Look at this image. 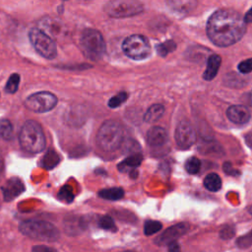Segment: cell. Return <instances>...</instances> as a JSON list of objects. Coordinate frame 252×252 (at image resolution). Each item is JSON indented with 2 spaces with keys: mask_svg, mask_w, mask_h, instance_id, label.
I'll use <instances>...</instances> for the list:
<instances>
[{
  "mask_svg": "<svg viewBox=\"0 0 252 252\" xmlns=\"http://www.w3.org/2000/svg\"><path fill=\"white\" fill-rule=\"evenodd\" d=\"M234 234V230H233V227H228V226H225L221 229L220 231V237L223 238V239H228L230 238L232 235Z\"/></svg>",
  "mask_w": 252,
  "mask_h": 252,
  "instance_id": "obj_33",
  "label": "cell"
},
{
  "mask_svg": "<svg viewBox=\"0 0 252 252\" xmlns=\"http://www.w3.org/2000/svg\"><path fill=\"white\" fill-rule=\"evenodd\" d=\"M176 48V44L173 40H166L157 45V51L160 56H166L169 52H172Z\"/></svg>",
  "mask_w": 252,
  "mask_h": 252,
  "instance_id": "obj_25",
  "label": "cell"
},
{
  "mask_svg": "<svg viewBox=\"0 0 252 252\" xmlns=\"http://www.w3.org/2000/svg\"><path fill=\"white\" fill-rule=\"evenodd\" d=\"M21 147L32 154H37L45 148V135L42 127L34 120H28L22 126L19 134Z\"/></svg>",
  "mask_w": 252,
  "mask_h": 252,
  "instance_id": "obj_3",
  "label": "cell"
},
{
  "mask_svg": "<svg viewBox=\"0 0 252 252\" xmlns=\"http://www.w3.org/2000/svg\"><path fill=\"white\" fill-rule=\"evenodd\" d=\"M80 45L84 54L91 60H99L105 53V42L102 34L94 29H87L83 32Z\"/></svg>",
  "mask_w": 252,
  "mask_h": 252,
  "instance_id": "obj_5",
  "label": "cell"
},
{
  "mask_svg": "<svg viewBox=\"0 0 252 252\" xmlns=\"http://www.w3.org/2000/svg\"><path fill=\"white\" fill-rule=\"evenodd\" d=\"M41 249H43V250H45V251H54V249L53 248H49V247H47V246H35V247H33L32 248V250H34V251H40Z\"/></svg>",
  "mask_w": 252,
  "mask_h": 252,
  "instance_id": "obj_35",
  "label": "cell"
},
{
  "mask_svg": "<svg viewBox=\"0 0 252 252\" xmlns=\"http://www.w3.org/2000/svg\"><path fill=\"white\" fill-rule=\"evenodd\" d=\"M175 141L180 149L190 148L196 141V134L192 125L188 121H181L175 129Z\"/></svg>",
  "mask_w": 252,
  "mask_h": 252,
  "instance_id": "obj_10",
  "label": "cell"
},
{
  "mask_svg": "<svg viewBox=\"0 0 252 252\" xmlns=\"http://www.w3.org/2000/svg\"><path fill=\"white\" fill-rule=\"evenodd\" d=\"M244 21L247 23H252V7L248 10V12L244 16Z\"/></svg>",
  "mask_w": 252,
  "mask_h": 252,
  "instance_id": "obj_34",
  "label": "cell"
},
{
  "mask_svg": "<svg viewBox=\"0 0 252 252\" xmlns=\"http://www.w3.org/2000/svg\"><path fill=\"white\" fill-rule=\"evenodd\" d=\"M80 228H83L82 220H74L73 218H70V220H65V229L69 234L78 233Z\"/></svg>",
  "mask_w": 252,
  "mask_h": 252,
  "instance_id": "obj_26",
  "label": "cell"
},
{
  "mask_svg": "<svg viewBox=\"0 0 252 252\" xmlns=\"http://www.w3.org/2000/svg\"><path fill=\"white\" fill-rule=\"evenodd\" d=\"M25 191V185L21 179L13 177L2 187V192L5 201H12Z\"/></svg>",
  "mask_w": 252,
  "mask_h": 252,
  "instance_id": "obj_12",
  "label": "cell"
},
{
  "mask_svg": "<svg viewBox=\"0 0 252 252\" xmlns=\"http://www.w3.org/2000/svg\"><path fill=\"white\" fill-rule=\"evenodd\" d=\"M201 168V161L196 157H190L185 161V169L190 174H196Z\"/></svg>",
  "mask_w": 252,
  "mask_h": 252,
  "instance_id": "obj_23",
  "label": "cell"
},
{
  "mask_svg": "<svg viewBox=\"0 0 252 252\" xmlns=\"http://www.w3.org/2000/svg\"><path fill=\"white\" fill-rule=\"evenodd\" d=\"M0 136L2 139L9 141L14 137V129L9 119L3 118L0 120Z\"/></svg>",
  "mask_w": 252,
  "mask_h": 252,
  "instance_id": "obj_21",
  "label": "cell"
},
{
  "mask_svg": "<svg viewBox=\"0 0 252 252\" xmlns=\"http://www.w3.org/2000/svg\"><path fill=\"white\" fill-rule=\"evenodd\" d=\"M164 113V106L159 103L153 104L149 107L147 112L144 115V121L147 123H154L158 121Z\"/></svg>",
  "mask_w": 252,
  "mask_h": 252,
  "instance_id": "obj_18",
  "label": "cell"
},
{
  "mask_svg": "<svg viewBox=\"0 0 252 252\" xmlns=\"http://www.w3.org/2000/svg\"><path fill=\"white\" fill-rule=\"evenodd\" d=\"M96 142L105 152L117 150L123 142V129L120 123L112 119L104 121L97 131Z\"/></svg>",
  "mask_w": 252,
  "mask_h": 252,
  "instance_id": "obj_4",
  "label": "cell"
},
{
  "mask_svg": "<svg viewBox=\"0 0 252 252\" xmlns=\"http://www.w3.org/2000/svg\"><path fill=\"white\" fill-rule=\"evenodd\" d=\"M29 38L38 54L46 59H53L57 55V47L53 38L39 28H33L29 32Z\"/></svg>",
  "mask_w": 252,
  "mask_h": 252,
  "instance_id": "obj_6",
  "label": "cell"
},
{
  "mask_svg": "<svg viewBox=\"0 0 252 252\" xmlns=\"http://www.w3.org/2000/svg\"><path fill=\"white\" fill-rule=\"evenodd\" d=\"M147 142L153 148H159L168 142V135L164 128L154 126L147 133Z\"/></svg>",
  "mask_w": 252,
  "mask_h": 252,
  "instance_id": "obj_13",
  "label": "cell"
},
{
  "mask_svg": "<svg viewBox=\"0 0 252 252\" xmlns=\"http://www.w3.org/2000/svg\"><path fill=\"white\" fill-rule=\"evenodd\" d=\"M144 10L138 0H110L104 6V11L112 18H127L138 15Z\"/></svg>",
  "mask_w": 252,
  "mask_h": 252,
  "instance_id": "obj_8",
  "label": "cell"
},
{
  "mask_svg": "<svg viewBox=\"0 0 252 252\" xmlns=\"http://www.w3.org/2000/svg\"><path fill=\"white\" fill-rule=\"evenodd\" d=\"M122 50L126 56L133 60H143L150 56L151 45L144 35L132 34L124 39Z\"/></svg>",
  "mask_w": 252,
  "mask_h": 252,
  "instance_id": "obj_7",
  "label": "cell"
},
{
  "mask_svg": "<svg viewBox=\"0 0 252 252\" xmlns=\"http://www.w3.org/2000/svg\"><path fill=\"white\" fill-rule=\"evenodd\" d=\"M58 197L66 203H71L74 199V194H73L72 188L68 185L63 186L61 188V190L59 191V193H58Z\"/></svg>",
  "mask_w": 252,
  "mask_h": 252,
  "instance_id": "obj_29",
  "label": "cell"
},
{
  "mask_svg": "<svg viewBox=\"0 0 252 252\" xmlns=\"http://www.w3.org/2000/svg\"><path fill=\"white\" fill-rule=\"evenodd\" d=\"M221 63V58L218 54H213L208 58L207 67L203 74V78L206 81H212L218 74L220 66Z\"/></svg>",
  "mask_w": 252,
  "mask_h": 252,
  "instance_id": "obj_16",
  "label": "cell"
},
{
  "mask_svg": "<svg viewBox=\"0 0 252 252\" xmlns=\"http://www.w3.org/2000/svg\"><path fill=\"white\" fill-rule=\"evenodd\" d=\"M57 97L50 92H38L29 95L25 101V106L32 112L44 113L53 109L57 104Z\"/></svg>",
  "mask_w": 252,
  "mask_h": 252,
  "instance_id": "obj_9",
  "label": "cell"
},
{
  "mask_svg": "<svg viewBox=\"0 0 252 252\" xmlns=\"http://www.w3.org/2000/svg\"><path fill=\"white\" fill-rule=\"evenodd\" d=\"M19 230L32 239L44 242L56 241L60 236V231L55 225L42 220H23L19 225Z\"/></svg>",
  "mask_w": 252,
  "mask_h": 252,
  "instance_id": "obj_2",
  "label": "cell"
},
{
  "mask_svg": "<svg viewBox=\"0 0 252 252\" xmlns=\"http://www.w3.org/2000/svg\"><path fill=\"white\" fill-rule=\"evenodd\" d=\"M0 96H1V94H0Z\"/></svg>",
  "mask_w": 252,
  "mask_h": 252,
  "instance_id": "obj_38",
  "label": "cell"
},
{
  "mask_svg": "<svg viewBox=\"0 0 252 252\" xmlns=\"http://www.w3.org/2000/svg\"><path fill=\"white\" fill-rule=\"evenodd\" d=\"M204 186L206 189L212 192H217L221 187V179L217 173H209L204 179Z\"/></svg>",
  "mask_w": 252,
  "mask_h": 252,
  "instance_id": "obj_20",
  "label": "cell"
},
{
  "mask_svg": "<svg viewBox=\"0 0 252 252\" xmlns=\"http://www.w3.org/2000/svg\"><path fill=\"white\" fill-rule=\"evenodd\" d=\"M236 244L240 248H246L248 246H251L252 245V230L250 232H248L247 234L238 238L236 241Z\"/></svg>",
  "mask_w": 252,
  "mask_h": 252,
  "instance_id": "obj_30",
  "label": "cell"
},
{
  "mask_svg": "<svg viewBox=\"0 0 252 252\" xmlns=\"http://www.w3.org/2000/svg\"><path fill=\"white\" fill-rule=\"evenodd\" d=\"M127 98H128V94L125 92H121V93L117 94L116 95L112 96L108 100V106L111 108H116V107L120 106L124 101H126Z\"/></svg>",
  "mask_w": 252,
  "mask_h": 252,
  "instance_id": "obj_27",
  "label": "cell"
},
{
  "mask_svg": "<svg viewBox=\"0 0 252 252\" xmlns=\"http://www.w3.org/2000/svg\"><path fill=\"white\" fill-rule=\"evenodd\" d=\"M162 227V224L158 220H147L144 224V233L147 236L158 232Z\"/></svg>",
  "mask_w": 252,
  "mask_h": 252,
  "instance_id": "obj_24",
  "label": "cell"
},
{
  "mask_svg": "<svg viewBox=\"0 0 252 252\" xmlns=\"http://www.w3.org/2000/svg\"><path fill=\"white\" fill-rule=\"evenodd\" d=\"M249 100H250V104H251V106H252V91H251L250 95H249Z\"/></svg>",
  "mask_w": 252,
  "mask_h": 252,
  "instance_id": "obj_37",
  "label": "cell"
},
{
  "mask_svg": "<svg viewBox=\"0 0 252 252\" xmlns=\"http://www.w3.org/2000/svg\"><path fill=\"white\" fill-rule=\"evenodd\" d=\"M227 118L236 124L247 123L250 119V110L244 105H231L226 110Z\"/></svg>",
  "mask_w": 252,
  "mask_h": 252,
  "instance_id": "obj_14",
  "label": "cell"
},
{
  "mask_svg": "<svg viewBox=\"0 0 252 252\" xmlns=\"http://www.w3.org/2000/svg\"><path fill=\"white\" fill-rule=\"evenodd\" d=\"M237 68H238V71L242 74H248V73L252 72V58L241 61L238 64Z\"/></svg>",
  "mask_w": 252,
  "mask_h": 252,
  "instance_id": "obj_31",
  "label": "cell"
},
{
  "mask_svg": "<svg viewBox=\"0 0 252 252\" xmlns=\"http://www.w3.org/2000/svg\"><path fill=\"white\" fill-rule=\"evenodd\" d=\"M20 75L17 74V73H14L12 74L7 83H6V86H5V91L9 94H15L18 89H19V84H20Z\"/></svg>",
  "mask_w": 252,
  "mask_h": 252,
  "instance_id": "obj_22",
  "label": "cell"
},
{
  "mask_svg": "<svg viewBox=\"0 0 252 252\" xmlns=\"http://www.w3.org/2000/svg\"><path fill=\"white\" fill-rule=\"evenodd\" d=\"M189 229V224L186 222H180L174 224L167 229H165L157 239L156 243L158 245H167L174 242L177 238L185 234Z\"/></svg>",
  "mask_w": 252,
  "mask_h": 252,
  "instance_id": "obj_11",
  "label": "cell"
},
{
  "mask_svg": "<svg viewBox=\"0 0 252 252\" xmlns=\"http://www.w3.org/2000/svg\"><path fill=\"white\" fill-rule=\"evenodd\" d=\"M223 170L225 171V173H227V174H229V175H233V176H237V175L240 174V172H239L238 170L234 169V168L232 167L231 163L228 162V161H226V162L223 163Z\"/></svg>",
  "mask_w": 252,
  "mask_h": 252,
  "instance_id": "obj_32",
  "label": "cell"
},
{
  "mask_svg": "<svg viewBox=\"0 0 252 252\" xmlns=\"http://www.w3.org/2000/svg\"><path fill=\"white\" fill-rule=\"evenodd\" d=\"M98 196L102 199L109 201L120 200L124 196V190L120 187H112L107 189H102L98 192Z\"/></svg>",
  "mask_w": 252,
  "mask_h": 252,
  "instance_id": "obj_19",
  "label": "cell"
},
{
  "mask_svg": "<svg viewBox=\"0 0 252 252\" xmlns=\"http://www.w3.org/2000/svg\"><path fill=\"white\" fill-rule=\"evenodd\" d=\"M98 226L103 228V229L110 230V231H115L116 230V225L114 223V220L109 216L101 217L98 220Z\"/></svg>",
  "mask_w": 252,
  "mask_h": 252,
  "instance_id": "obj_28",
  "label": "cell"
},
{
  "mask_svg": "<svg viewBox=\"0 0 252 252\" xmlns=\"http://www.w3.org/2000/svg\"><path fill=\"white\" fill-rule=\"evenodd\" d=\"M166 4L173 13L184 16L196 8L198 0H166Z\"/></svg>",
  "mask_w": 252,
  "mask_h": 252,
  "instance_id": "obj_15",
  "label": "cell"
},
{
  "mask_svg": "<svg viewBox=\"0 0 252 252\" xmlns=\"http://www.w3.org/2000/svg\"><path fill=\"white\" fill-rule=\"evenodd\" d=\"M3 165H4V159H3L2 153H1V151H0V170L3 168Z\"/></svg>",
  "mask_w": 252,
  "mask_h": 252,
  "instance_id": "obj_36",
  "label": "cell"
},
{
  "mask_svg": "<svg viewBox=\"0 0 252 252\" xmlns=\"http://www.w3.org/2000/svg\"><path fill=\"white\" fill-rule=\"evenodd\" d=\"M246 32L244 18L232 9L214 12L207 23V34L211 41L220 47L239 41Z\"/></svg>",
  "mask_w": 252,
  "mask_h": 252,
  "instance_id": "obj_1",
  "label": "cell"
},
{
  "mask_svg": "<svg viewBox=\"0 0 252 252\" xmlns=\"http://www.w3.org/2000/svg\"><path fill=\"white\" fill-rule=\"evenodd\" d=\"M142 160H143V156L141 154L135 153V154L129 156L128 158H126L123 161H121L118 164V169L120 171H126V170L130 169L132 171V170H134V168L138 167L141 164Z\"/></svg>",
  "mask_w": 252,
  "mask_h": 252,
  "instance_id": "obj_17",
  "label": "cell"
}]
</instances>
